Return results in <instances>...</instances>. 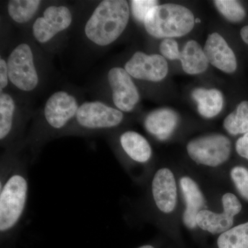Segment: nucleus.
I'll list each match as a JSON object with an SVG mask.
<instances>
[{"label": "nucleus", "instance_id": "1", "mask_svg": "<svg viewBox=\"0 0 248 248\" xmlns=\"http://www.w3.org/2000/svg\"><path fill=\"white\" fill-rule=\"evenodd\" d=\"M19 147L10 148L0 163V234L7 237L19 228L27 210L29 192L28 160Z\"/></svg>", "mask_w": 248, "mask_h": 248}, {"label": "nucleus", "instance_id": "2", "mask_svg": "<svg viewBox=\"0 0 248 248\" xmlns=\"http://www.w3.org/2000/svg\"><path fill=\"white\" fill-rule=\"evenodd\" d=\"M130 19V6L125 0H103L86 23L85 35L99 46H108L118 40Z\"/></svg>", "mask_w": 248, "mask_h": 248}, {"label": "nucleus", "instance_id": "3", "mask_svg": "<svg viewBox=\"0 0 248 248\" xmlns=\"http://www.w3.org/2000/svg\"><path fill=\"white\" fill-rule=\"evenodd\" d=\"M143 24L150 35L167 39L187 35L195 27V19L187 8L169 3L153 7Z\"/></svg>", "mask_w": 248, "mask_h": 248}, {"label": "nucleus", "instance_id": "4", "mask_svg": "<svg viewBox=\"0 0 248 248\" xmlns=\"http://www.w3.org/2000/svg\"><path fill=\"white\" fill-rule=\"evenodd\" d=\"M76 97L63 91H57L50 96L44 108L45 123L35 129L30 141L34 148L54 134L63 133L69 128L79 109ZM30 141V142H31Z\"/></svg>", "mask_w": 248, "mask_h": 248}, {"label": "nucleus", "instance_id": "5", "mask_svg": "<svg viewBox=\"0 0 248 248\" xmlns=\"http://www.w3.org/2000/svg\"><path fill=\"white\" fill-rule=\"evenodd\" d=\"M123 112L101 102H87L79 106L75 124L65 133H87L108 131L123 122Z\"/></svg>", "mask_w": 248, "mask_h": 248}, {"label": "nucleus", "instance_id": "6", "mask_svg": "<svg viewBox=\"0 0 248 248\" xmlns=\"http://www.w3.org/2000/svg\"><path fill=\"white\" fill-rule=\"evenodd\" d=\"M7 65L9 81L15 87L24 92H31L37 87L40 79L30 45H18L10 53Z\"/></svg>", "mask_w": 248, "mask_h": 248}, {"label": "nucleus", "instance_id": "7", "mask_svg": "<svg viewBox=\"0 0 248 248\" xmlns=\"http://www.w3.org/2000/svg\"><path fill=\"white\" fill-rule=\"evenodd\" d=\"M231 140L221 134H213L191 140L187 152L195 162L210 167L224 164L231 154Z\"/></svg>", "mask_w": 248, "mask_h": 248}, {"label": "nucleus", "instance_id": "8", "mask_svg": "<svg viewBox=\"0 0 248 248\" xmlns=\"http://www.w3.org/2000/svg\"><path fill=\"white\" fill-rule=\"evenodd\" d=\"M73 22L71 10L65 6H50L43 16L37 17L32 27L34 38L41 44L52 40L60 32L66 31Z\"/></svg>", "mask_w": 248, "mask_h": 248}, {"label": "nucleus", "instance_id": "9", "mask_svg": "<svg viewBox=\"0 0 248 248\" xmlns=\"http://www.w3.org/2000/svg\"><path fill=\"white\" fill-rule=\"evenodd\" d=\"M223 212L216 213L208 210H201L197 217V225L203 231L212 234H222L231 229L234 218L242 209L241 202L233 194H225L222 197Z\"/></svg>", "mask_w": 248, "mask_h": 248}, {"label": "nucleus", "instance_id": "10", "mask_svg": "<svg viewBox=\"0 0 248 248\" xmlns=\"http://www.w3.org/2000/svg\"><path fill=\"white\" fill-rule=\"evenodd\" d=\"M112 102L122 112H131L140 102V93L133 78L122 67H113L108 73Z\"/></svg>", "mask_w": 248, "mask_h": 248}, {"label": "nucleus", "instance_id": "11", "mask_svg": "<svg viewBox=\"0 0 248 248\" xmlns=\"http://www.w3.org/2000/svg\"><path fill=\"white\" fill-rule=\"evenodd\" d=\"M124 69L135 79L156 82L167 76L169 64L162 55L138 51L125 63Z\"/></svg>", "mask_w": 248, "mask_h": 248}, {"label": "nucleus", "instance_id": "12", "mask_svg": "<svg viewBox=\"0 0 248 248\" xmlns=\"http://www.w3.org/2000/svg\"><path fill=\"white\" fill-rule=\"evenodd\" d=\"M151 193L155 206L161 213H172L177 204V188L172 171L166 168L158 170L151 182Z\"/></svg>", "mask_w": 248, "mask_h": 248}, {"label": "nucleus", "instance_id": "13", "mask_svg": "<svg viewBox=\"0 0 248 248\" xmlns=\"http://www.w3.org/2000/svg\"><path fill=\"white\" fill-rule=\"evenodd\" d=\"M209 63L226 73H234L237 68L236 56L226 40L217 32L208 35L203 48Z\"/></svg>", "mask_w": 248, "mask_h": 248}, {"label": "nucleus", "instance_id": "14", "mask_svg": "<svg viewBox=\"0 0 248 248\" xmlns=\"http://www.w3.org/2000/svg\"><path fill=\"white\" fill-rule=\"evenodd\" d=\"M16 102L9 93H0V141L1 146H9L20 133L22 124L16 117Z\"/></svg>", "mask_w": 248, "mask_h": 248}, {"label": "nucleus", "instance_id": "15", "mask_svg": "<svg viewBox=\"0 0 248 248\" xmlns=\"http://www.w3.org/2000/svg\"><path fill=\"white\" fill-rule=\"evenodd\" d=\"M118 143L124 154L133 162L146 164L151 159L153 150L151 144L138 132H124L119 136Z\"/></svg>", "mask_w": 248, "mask_h": 248}, {"label": "nucleus", "instance_id": "16", "mask_svg": "<svg viewBox=\"0 0 248 248\" xmlns=\"http://www.w3.org/2000/svg\"><path fill=\"white\" fill-rule=\"evenodd\" d=\"M182 193L186 201L183 220L187 228L193 229L197 225V217L205 207V199L197 183L188 177L180 179Z\"/></svg>", "mask_w": 248, "mask_h": 248}, {"label": "nucleus", "instance_id": "17", "mask_svg": "<svg viewBox=\"0 0 248 248\" xmlns=\"http://www.w3.org/2000/svg\"><path fill=\"white\" fill-rule=\"evenodd\" d=\"M179 117L174 110L160 108L148 114L145 119L147 131L159 140H166L177 127Z\"/></svg>", "mask_w": 248, "mask_h": 248}, {"label": "nucleus", "instance_id": "18", "mask_svg": "<svg viewBox=\"0 0 248 248\" xmlns=\"http://www.w3.org/2000/svg\"><path fill=\"white\" fill-rule=\"evenodd\" d=\"M183 70L189 75H198L206 71L209 62L202 46L195 40L186 44L181 52Z\"/></svg>", "mask_w": 248, "mask_h": 248}, {"label": "nucleus", "instance_id": "19", "mask_svg": "<svg viewBox=\"0 0 248 248\" xmlns=\"http://www.w3.org/2000/svg\"><path fill=\"white\" fill-rule=\"evenodd\" d=\"M192 97L197 102L200 115L205 118L215 117L223 108V94L218 90L199 88L194 90Z\"/></svg>", "mask_w": 248, "mask_h": 248}, {"label": "nucleus", "instance_id": "20", "mask_svg": "<svg viewBox=\"0 0 248 248\" xmlns=\"http://www.w3.org/2000/svg\"><path fill=\"white\" fill-rule=\"evenodd\" d=\"M42 4L40 0H10L7 4L9 17L17 24H25L32 19Z\"/></svg>", "mask_w": 248, "mask_h": 248}, {"label": "nucleus", "instance_id": "21", "mask_svg": "<svg viewBox=\"0 0 248 248\" xmlns=\"http://www.w3.org/2000/svg\"><path fill=\"white\" fill-rule=\"evenodd\" d=\"M223 127L232 135L248 133V102L240 103L236 108L223 122Z\"/></svg>", "mask_w": 248, "mask_h": 248}, {"label": "nucleus", "instance_id": "22", "mask_svg": "<svg viewBox=\"0 0 248 248\" xmlns=\"http://www.w3.org/2000/svg\"><path fill=\"white\" fill-rule=\"evenodd\" d=\"M217 245L218 248H248V222L222 233Z\"/></svg>", "mask_w": 248, "mask_h": 248}, {"label": "nucleus", "instance_id": "23", "mask_svg": "<svg viewBox=\"0 0 248 248\" xmlns=\"http://www.w3.org/2000/svg\"><path fill=\"white\" fill-rule=\"evenodd\" d=\"M214 4L218 11L230 22H239L246 17V11L239 1L234 0H216L214 1Z\"/></svg>", "mask_w": 248, "mask_h": 248}, {"label": "nucleus", "instance_id": "24", "mask_svg": "<svg viewBox=\"0 0 248 248\" xmlns=\"http://www.w3.org/2000/svg\"><path fill=\"white\" fill-rule=\"evenodd\" d=\"M231 177L240 195L248 202V170L236 166L232 169Z\"/></svg>", "mask_w": 248, "mask_h": 248}, {"label": "nucleus", "instance_id": "25", "mask_svg": "<svg viewBox=\"0 0 248 248\" xmlns=\"http://www.w3.org/2000/svg\"><path fill=\"white\" fill-rule=\"evenodd\" d=\"M130 5L135 19L139 22H144L148 12L153 7L157 6L158 1L155 0H133L130 1Z\"/></svg>", "mask_w": 248, "mask_h": 248}, {"label": "nucleus", "instance_id": "26", "mask_svg": "<svg viewBox=\"0 0 248 248\" xmlns=\"http://www.w3.org/2000/svg\"><path fill=\"white\" fill-rule=\"evenodd\" d=\"M159 50L162 56L168 60H179L180 59L181 52L179 50V46L177 42L172 39H164L160 44Z\"/></svg>", "mask_w": 248, "mask_h": 248}, {"label": "nucleus", "instance_id": "27", "mask_svg": "<svg viewBox=\"0 0 248 248\" xmlns=\"http://www.w3.org/2000/svg\"><path fill=\"white\" fill-rule=\"evenodd\" d=\"M9 70H8L7 62L4 58L0 59V91L7 87L9 84Z\"/></svg>", "mask_w": 248, "mask_h": 248}, {"label": "nucleus", "instance_id": "28", "mask_svg": "<svg viewBox=\"0 0 248 248\" xmlns=\"http://www.w3.org/2000/svg\"><path fill=\"white\" fill-rule=\"evenodd\" d=\"M236 151L238 154L248 160V133L240 138L236 143Z\"/></svg>", "mask_w": 248, "mask_h": 248}, {"label": "nucleus", "instance_id": "29", "mask_svg": "<svg viewBox=\"0 0 248 248\" xmlns=\"http://www.w3.org/2000/svg\"><path fill=\"white\" fill-rule=\"evenodd\" d=\"M241 36L245 43L248 45V26L242 28L241 30Z\"/></svg>", "mask_w": 248, "mask_h": 248}, {"label": "nucleus", "instance_id": "30", "mask_svg": "<svg viewBox=\"0 0 248 248\" xmlns=\"http://www.w3.org/2000/svg\"><path fill=\"white\" fill-rule=\"evenodd\" d=\"M139 248H155L153 246H150V245H146V246H141V247Z\"/></svg>", "mask_w": 248, "mask_h": 248}, {"label": "nucleus", "instance_id": "31", "mask_svg": "<svg viewBox=\"0 0 248 248\" xmlns=\"http://www.w3.org/2000/svg\"><path fill=\"white\" fill-rule=\"evenodd\" d=\"M195 22H200V19H195Z\"/></svg>", "mask_w": 248, "mask_h": 248}]
</instances>
